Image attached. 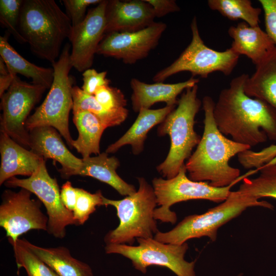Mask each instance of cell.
<instances>
[{"label":"cell","mask_w":276,"mask_h":276,"mask_svg":"<svg viewBox=\"0 0 276 276\" xmlns=\"http://www.w3.org/2000/svg\"><path fill=\"white\" fill-rule=\"evenodd\" d=\"M108 1L102 0L89 10L84 20L73 27L68 38L72 45L73 67L84 72L93 64L98 47L105 35V11Z\"/></svg>","instance_id":"9a60e30c"},{"label":"cell","mask_w":276,"mask_h":276,"mask_svg":"<svg viewBox=\"0 0 276 276\" xmlns=\"http://www.w3.org/2000/svg\"><path fill=\"white\" fill-rule=\"evenodd\" d=\"M24 0H1L0 22L20 43L26 41L18 31L19 19Z\"/></svg>","instance_id":"1f68e13d"},{"label":"cell","mask_w":276,"mask_h":276,"mask_svg":"<svg viewBox=\"0 0 276 276\" xmlns=\"http://www.w3.org/2000/svg\"><path fill=\"white\" fill-rule=\"evenodd\" d=\"M25 245L49 266L59 276H94L87 263L74 258L64 246L44 247L21 239Z\"/></svg>","instance_id":"603a6c76"},{"label":"cell","mask_w":276,"mask_h":276,"mask_svg":"<svg viewBox=\"0 0 276 276\" xmlns=\"http://www.w3.org/2000/svg\"><path fill=\"white\" fill-rule=\"evenodd\" d=\"M44 159L37 170L27 178L13 177L5 183L7 188L25 189L35 194L43 203L48 217L47 232L54 237L62 239L68 225H78L72 212L63 205L57 179L52 177L47 169Z\"/></svg>","instance_id":"7c38bea8"},{"label":"cell","mask_w":276,"mask_h":276,"mask_svg":"<svg viewBox=\"0 0 276 276\" xmlns=\"http://www.w3.org/2000/svg\"><path fill=\"white\" fill-rule=\"evenodd\" d=\"M198 88V84L187 88L178 100L177 107L158 127L159 135L168 134L170 139L168 155L156 167L167 179L178 174L200 142L201 137L194 130L195 117L202 105L197 97Z\"/></svg>","instance_id":"277c9868"},{"label":"cell","mask_w":276,"mask_h":276,"mask_svg":"<svg viewBox=\"0 0 276 276\" xmlns=\"http://www.w3.org/2000/svg\"><path fill=\"white\" fill-rule=\"evenodd\" d=\"M137 246L125 244L106 245L107 254H120L129 259L133 267L145 274L149 266L167 267L177 276H196L195 261L188 262L185 256L189 246L182 244L164 243L152 238H138Z\"/></svg>","instance_id":"30bf717a"},{"label":"cell","mask_w":276,"mask_h":276,"mask_svg":"<svg viewBox=\"0 0 276 276\" xmlns=\"http://www.w3.org/2000/svg\"><path fill=\"white\" fill-rule=\"evenodd\" d=\"M264 12L266 32L276 45V0H260Z\"/></svg>","instance_id":"8d00e7d4"},{"label":"cell","mask_w":276,"mask_h":276,"mask_svg":"<svg viewBox=\"0 0 276 276\" xmlns=\"http://www.w3.org/2000/svg\"><path fill=\"white\" fill-rule=\"evenodd\" d=\"M152 7L155 17H163L170 13L180 11L174 0H145Z\"/></svg>","instance_id":"74e56055"},{"label":"cell","mask_w":276,"mask_h":276,"mask_svg":"<svg viewBox=\"0 0 276 276\" xmlns=\"http://www.w3.org/2000/svg\"><path fill=\"white\" fill-rule=\"evenodd\" d=\"M192 40L178 58L168 66L158 72L153 78L156 82H163L170 76L182 72H189L192 77L206 78L214 72L229 75L237 64L239 55L230 48L218 51L206 46L201 39L195 16L191 24Z\"/></svg>","instance_id":"9c48e42d"},{"label":"cell","mask_w":276,"mask_h":276,"mask_svg":"<svg viewBox=\"0 0 276 276\" xmlns=\"http://www.w3.org/2000/svg\"><path fill=\"white\" fill-rule=\"evenodd\" d=\"M244 90L248 96L266 102L276 110V48L256 66L255 73L245 81Z\"/></svg>","instance_id":"cb8c5ba5"},{"label":"cell","mask_w":276,"mask_h":276,"mask_svg":"<svg viewBox=\"0 0 276 276\" xmlns=\"http://www.w3.org/2000/svg\"><path fill=\"white\" fill-rule=\"evenodd\" d=\"M259 172L255 178L244 179L238 191L258 199L263 197L276 199V157L260 168Z\"/></svg>","instance_id":"83f0119b"},{"label":"cell","mask_w":276,"mask_h":276,"mask_svg":"<svg viewBox=\"0 0 276 276\" xmlns=\"http://www.w3.org/2000/svg\"><path fill=\"white\" fill-rule=\"evenodd\" d=\"M46 89L43 86L23 81L16 75L10 87L0 97L1 132L29 150V131L26 123Z\"/></svg>","instance_id":"8fae6325"},{"label":"cell","mask_w":276,"mask_h":276,"mask_svg":"<svg viewBox=\"0 0 276 276\" xmlns=\"http://www.w3.org/2000/svg\"><path fill=\"white\" fill-rule=\"evenodd\" d=\"M94 96L101 105L108 110L120 109L125 108L127 105V100L122 91L109 85L98 87Z\"/></svg>","instance_id":"836d02e7"},{"label":"cell","mask_w":276,"mask_h":276,"mask_svg":"<svg viewBox=\"0 0 276 276\" xmlns=\"http://www.w3.org/2000/svg\"><path fill=\"white\" fill-rule=\"evenodd\" d=\"M82 159V165L76 175L93 177L109 185L123 196L131 195L136 191L133 185L125 182L117 174L120 162L115 156L109 157L107 153L103 152Z\"/></svg>","instance_id":"7402d4cb"},{"label":"cell","mask_w":276,"mask_h":276,"mask_svg":"<svg viewBox=\"0 0 276 276\" xmlns=\"http://www.w3.org/2000/svg\"><path fill=\"white\" fill-rule=\"evenodd\" d=\"M106 71L98 72L94 68L86 70L82 73V90L88 95L94 96L98 87L109 85L110 80L106 78Z\"/></svg>","instance_id":"d590c367"},{"label":"cell","mask_w":276,"mask_h":276,"mask_svg":"<svg viewBox=\"0 0 276 276\" xmlns=\"http://www.w3.org/2000/svg\"><path fill=\"white\" fill-rule=\"evenodd\" d=\"M155 17L145 0L108 1L105 33L137 31L151 25Z\"/></svg>","instance_id":"e0dca14e"},{"label":"cell","mask_w":276,"mask_h":276,"mask_svg":"<svg viewBox=\"0 0 276 276\" xmlns=\"http://www.w3.org/2000/svg\"><path fill=\"white\" fill-rule=\"evenodd\" d=\"M77 192L70 181L62 185L60 190V198L65 207L70 211L73 212L77 201Z\"/></svg>","instance_id":"f35d334b"},{"label":"cell","mask_w":276,"mask_h":276,"mask_svg":"<svg viewBox=\"0 0 276 276\" xmlns=\"http://www.w3.org/2000/svg\"><path fill=\"white\" fill-rule=\"evenodd\" d=\"M8 35L0 37V55L9 72L19 74L32 80L33 83L50 88L53 80V68L38 66L22 57L9 43Z\"/></svg>","instance_id":"d4e9b609"},{"label":"cell","mask_w":276,"mask_h":276,"mask_svg":"<svg viewBox=\"0 0 276 276\" xmlns=\"http://www.w3.org/2000/svg\"><path fill=\"white\" fill-rule=\"evenodd\" d=\"M72 28L70 18L54 0L23 1L18 31L38 57L52 64L56 62Z\"/></svg>","instance_id":"3957f363"},{"label":"cell","mask_w":276,"mask_h":276,"mask_svg":"<svg viewBox=\"0 0 276 276\" xmlns=\"http://www.w3.org/2000/svg\"><path fill=\"white\" fill-rule=\"evenodd\" d=\"M258 171L259 169L250 170L232 184L224 187H215L207 181L190 179L186 175L185 165L172 178H154L152 180V187L159 208H155L154 218L156 220L173 224L176 222L177 216L170 210L172 205L197 199L208 200L220 203L227 198L234 186Z\"/></svg>","instance_id":"ba28073f"},{"label":"cell","mask_w":276,"mask_h":276,"mask_svg":"<svg viewBox=\"0 0 276 276\" xmlns=\"http://www.w3.org/2000/svg\"><path fill=\"white\" fill-rule=\"evenodd\" d=\"M9 73L8 67L5 61L0 57V75H6Z\"/></svg>","instance_id":"60d3db41"},{"label":"cell","mask_w":276,"mask_h":276,"mask_svg":"<svg viewBox=\"0 0 276 276\" xmlns=\"http://www.w3.org/2000/svg\"><path fill=\"white\" fill-rule=\"evenodd\" d=\"M139 188L131 195L121 200L103 196V205L115 208L119 224L109 231L104 238L106 244H128L136 238H152L158 231L154 212L157 204L153 188L143 177L138 178Z\"/></svg>","instance_id":"8992f818"},{"label":"cell","mask_w":276,"mask_h":276,"mask_svg":"<svg viewBox=\"0 0 276 276\" xmlns=\"http://www.w3.org/2000/svg\"><path fill=\"white\" fill-rule=\"evenodd\" d=\"M242 275H243V273H241L238 274L237 276H242Z\"/></svg>","instance_id":"b9f144b4"},{"label":"cell","mask_w":276,"mask_h":276,"mask_svg":"<svg viewBox=\"0 0 276 276\" xmlns=\"http://www.w3.org/2000/svg\"><path fill=\"white\" fill-rule=\"evenodd\" d=\"M6 75H0V97L8 89L17 74L9 72Z\"/></svg>","instance_id":"ab89813d"},{"label":"cell","mask_w":276,"mask_h":276,"mask_svg":"<svg viewBox=\"0 0 276 276\" xmlns=\"http://www.w3.org/2000/svg\"><path fill=\"white\" fill-rule=\"evenodd\" d=\"M175 107L166 105L156 109H141L131 127L118 141L108 146L105 152L114 153L123 146L130 145L134 154H140L143 150L148 132L154 126L161 124Z\"/></svg>","instance_id":"44dd1931"},{"label":"cell","mask_w":276,"mask_h":276,"mask_svg":"<svg viewBox=\"0 0 276 276\" xmlns=\"http://www.w3.org/2000/svg\"><path fill=\"white\" fill-rule=\"evenodd\" d=\"M13 248L17 267L26 271L27 276H59L49 266L27 247L21 239L9 242Z\"/></svg>","instance_id":"f546056e"},{"label":"cell","mask_w":276,"mask_h":276,"mask_svg":"<svg viewBox=\"0 0 276 276\" xmlns=\"http://www.w3.org/2000/svg\"><path fill=\"white\" fill-rule=\"evenodd\" d=\"M208 4L229 19H242L249 26H259L261 9L253 7L249 0H209Z\"/></svg>","instance_id":"f1b7e54d"},{"label":"cell","mask_w":276,"mask_h":276,"mask_svg":"<svg viewBox=\"0 0 276 276\" xmlns=\"http://www.w3.org/2000/svg\"><path fill=\"white\" fill-rule=\"evenodd\" d=\"M248 76L243 74L235 77L228 87L221 91L213 113L223 134L251 148L268 139L276 141V110L266 102L246 95L244 86Z\"/></svg>","instance_id":"6da1fadb"},{"label":"cell","mask_w":276,"mask_h":276,"mask_svg":"<svg viewBox=\"0 0 276 276\" xmlns=\"http://www.w3.org/2000/svg\"><path fill=\"white\" fill-rule=\"evenodd\" d=\"M166 28L165 23L154 22L137 31L107 34L100 43L97 54L121 59L125 64H134L155 48Z\"/></svg>","instance_id":"5bb4252c"},{"label":"cell","mask_w":276,"mask_h":276,"mask_svg":"<svg viewBox=\"0 0 276 276\" xmlns=\"http://www.w3.org/2000/svg\"><path fill=\"white\" fill-rule=\"evenodd\" d=\"M29 131L30 150L45 159H52L59 163L61 168L58 171L62 178L76 175L82 165V159L71 152L56 129L44 126L34 128Z\"/></svg>","instance_id":"2e32d148"},{"label":"cell","mask_w":276,"mask_h":276,"mask_svg":"<svg viewBox=\"0 0 276 276\" xmlns=\"http://www.w3.org/2000/svg\"><path fill=\"white\" fill-rule=\"evenodd\" d=\"M199 82L191 77L187 81L176 83L157 82L149 84L136 78L130 81L132 90L131 99L133 110L139 112L142 109H149L157 102H165L167 105L176 106L177 96L184 90L193 87Z\"/></svg>","instance_id":"d6986e66"},{"label":"cell","mask_w":276,"mask_h":276,"mask_svg":"<svg viewBox=\"0 0 276 276\" xmlns=\"http://www.w3.org/2000/svg\"><path fill=\"white\" fill-rule=\"evenodd\" d=\"M73 122L78 131V137L73 140V148L80 153L82 158L98 155L100 143L105 127L92 113L86 110L73 112Z\"/></svg>","instance_id":"484cf974"},{"label":"cell","mask_w":276,"mask_h":276,"mask_svg":"<svg viewBox=\"0 0 276 276\" xmlns=\"http://www.w3.org/2000/svg\"><path fill=\"white\" fill-rule=\"evenodd\" d=\"M0 153L1 186L16 175L31 176L44 159L3 132L0 134Z\"/></svg>","instance_id":"ac0fdd59"},{"label":"cell","mask_w":276,"mask_h":276,"mask_svg":"<svg viewBox=\"0 0 276 276\" xmlns=\"http://www.w3.org/2000/svg\"><path fill=\"white\" fill-rule=\"evenodd\" d=\"M76 189L77 197L73 214L78 225H83L97 206L103 205V196L101 190L91 193L81 188Z\"/></svg>","instance_id":"4dcf8cb0"},{"label":"cell","mask_w":276,"mask_h":276,"mask_svg":"<svg viewBox=\"0 0 276 276\" xmlns=\"http://www.w3.org/2000/svg\"><path fill=\"white\" fill-rule=\"evenodd\" d=\"M72 93L73 112L80 110L89 111L100 120L106 129L120 125L128 116V110L126 108L108 110L101 105L94 96L86 94L77 86H73Z\"/></svg>","instance_id":"4316f807"},{"label":"cell","mask_w":276,"mask_h":276,"mask_svg":"<svg viewBox=\"0 0 276 276\" xmlns=\"http://www.w3.org/2000/svg\"><path fill=\"white\" fill-rule=\"evenodd\" d=\"M102 0H63L67 15L70 18L72 27L80 24L85 19L87 8L91 5L98 4Z\"/></svg>","instance_id":"e575fe53"},{"label":"cell","mask_w":276,"mask_h":276,"mask_svg":"<svg viewBox=\"0 0 276 276\" xmlns=\"http://www.w3.org/2000/svg\"><path fill=\"white\" fill-rule=\"evenodd\" d=\"M229 35L233 39L230 49L235 53L249 58L256 66L267 58L276 45L259 26H251L242 21L231 26Z\"/></svg>","instance_id":"ffe728a7"},{"label":"cell","mask_w":276,"mask_h":276,"mask_svg":"<svg viewBox=\"0 0 276 276\" xmlns=\"http://www.w3.org/2000/svg\"><path fill=\"white\" fill-rule=\"evenodd\" d=\"M259 206L273 210L270 203L246 195L237 190L231 191L227 198L201 214L186 217L170 231H159L154 238L164 243L182 244L193 238L208 237L216 240L219 228L237 217L247 209Z\"/></svg>","instance_id":"5b68a950"},{"label":"cell","mask_w":276,"mask_h":276,"mask_svg":"<svg viewBox=\"0 0 276 276\" xmlns=\"http://www.w3.org/2000/svg\"><path fill=\"white\" fill-rule=\"evenodd\" d=\"M32 193L21 188L18 192L5 190L0 205V226L6 233L9 242L30 230L47 231L48 217L41 210V202L31 197Z\"/></svg>","instance_id":"4fadbf2b"},{"label":"cell","mask_w":276,"mask_h":276,"mask_svg":"<svg viewBox=\"0 0 276 276\" xmlns=\"http://www.w3.org/2000/svg\"><path fill=\"white\" fill-rule=\"evenodd\" d=\"M237 156L239 163L244 169H259L276 157V144L259 151L247 150L239 153Z\"/></svg>","instance_id":"d6a6232c"},{"label":"cell","mask_w":276,"mask_h":276,"mask_svg":"<svg viewBox=\"0 0 276 276\" xmlns=\"http://www.w3.org/2000/svg\"><path fill=\"white\" fill-rule=\"evenodd\" d=\"M215 104L210 96L203 98V134L195 151L185 163V167L190 179L207 181L215 187H224L232 184L241 176L240 170L231 166L229 160L251 147L227 138L219 131L214 118Z\"/></svg>","instance_id":"7a4b0ae2"},{"label":"cell","mask_w":276,"mask_h":276,"mask_svg":"<svg viewBox=\"0 0 276 276\" xmlns=\"http://www.w3.org/2000/svg\"><path fill=\"white\" fill-rule=\"evenodd\" d=\"M70 44L66 43L58 59L52 64L54 80L42 104L28 118L26 127L30 130L49 126L56 129L72 149L73 139L69 130V114L73 109V80L69 73L73 67L70 61Z\"/></svg>","instance_id":"52a82bcc"}]
</instances>
